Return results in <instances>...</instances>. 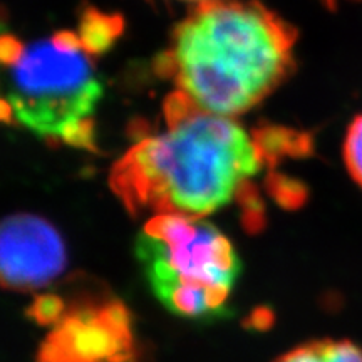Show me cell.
<instances>
[{"label": "cell", "instance_id": "obj_1", "mask_svg": "<svg viewBox=\"0 0 362 362\" xmlns=\"http://www.w3.org/2000/svg\"><path fill=\"white\" fill-rule=\"evenodd\" d=\"M165 112L166 129L116 163L111 187L133 214L202 220L240 194L269 153L232 117L203 111L180 93Z\"/></svg>", "mask_w": 362, "mask_h": 362}, {"label": "cell", "instance_id": "obj_2", "mask_svg": "<svg viewBox=\"0 0 362 362\" xmlns=\"http://www.w3.org/2000/svg\"><path fill=\"white\" fill-rule=\"evenodd\" d=\"M293 42L296 30L259 2L206 0L175 29L161 72L200 110L238 116L285 79Z\"/></svg>", "mask_w": 362, "mask_h": 362}, {"label": "cell", "instance_id": "obj_3", "mask_svg": "<svg viewBox=\"0 0 362 362\" xmlns=\"http://www.w3.org/2000/svg\"><path fill=\"white\" fill-rule=\"evenodd\" d=\"M88 54L79 35L69 30L22 45L7 64L4 117L11 115L40 138L93 148V115L103 86Z\"/></svg>", "mask_w": 362, "mask_h": 362}, {"label": "cell", "instance_id": "obj_4", "mask_svg": "<svg viewBox=\"0 0 362 362\" xmlns=\"http://www.w3.org/2000/svg\"><path fill=\"white\" fill-rule=\"evenodd\" d=\"M136 255L153 293L170 312L192 320L228 314L242 264L215 225L176 215L151 216L136 242Z\"/></svg>", "mask_w": 362, "mask_h": 362}, {"label": "cell", "instance_id": "obj_5", "mask_svg": "<svg viewBox=\"0 0 362 362\" xmlns=\"http://www.w3.org/2000/svg\"><path fill=\"white\" fill-rule=\"evenodd\" d=\"M39 362H136L128 309L117 300L66 307L40 344Z\"/></svg>", "mask_w": 362, "mask_h": 362}, {"label": "cell", "instance_id": "obj_6", "mask_svg": "<svg viewBox=\"0 0 362 362\" xmlns=\"http://www.w3.org/2000/svg\"><path fill=\"white\" fill-rule=\"evenodd\" d=\"M67 253L61 235L47 220L30 214L11 215L0 235V272L6 288L37 291L66 270Z\"/></svg>", "mask_w": 362, "mask_h": 362}, {"label": "cell", "instance_id": "obj_7", "mask_svg": "<svg viewBox=\"0 0 362 362\" xmlns=\"http://www.w3.org/2000/svg\"><path fill=\"white\" fill-rule=\"evenodd\" d=\"M275 362H362V349L351 341H312L285 352Z\"/></svg>", "mask_w": 362, "mask_h": 362}, {"label": "cell", "instance_id": "obj_8", "mask_svg": "<svg viewBox=\"0 0 362 362\" xmlns=\"http://www.w3.org/2000/svg\"><path fill=\"white\" fill-rule=\"evenodd\" d=\"M121 33V21L117 17L104 16L99 12L86 13L81 22L79 39L89 54L101 52Z\"/></svg>", "mask_w": 362, "mask_h": 362}, {"label": "cell", "instance_id": "obj_9", "mask_svg": "<svg viewBox=\"0 0 362 362\" xmlns=\"http://www.w3.org/2000/svg\"><path fill=\"white\" fill-rule=\"evenodd\" d=\"M344 160L352 178L362 187V115L357 116L347 131L344 143Z\"/></svg>", "mask_w": 362, "mask_h": 362}, {"label": "cell", "instance_id": "obj_10", "mask_svg": "<svg viewBox=\"0 0 362 362\" xmlns=\"http://www.w3.org/2000/svg\"><path fill=\"white\" fill-rule=\"evenodd\" d=\"M66 312V305L61 298L56 296H44L35 298L34 305L30 307L29 314L37 320L39 324L54 325Z\"/></svg>", "mask_w": 362, "mask_h": 362}, {"label": "cell", "instance_id": "obj_11", "mask_svg": "<svg viewBox=\"0 0 362 362\" xmlns=\"http://www.w3.org/2000/svg\"><path fill=\"white\" fill-rule=\"evenodd\" d=\"M324 2L325 4H327V6H330V7H336L337 6V2H339V0H324Z\"/></svg>", "mask_w": 362, "mask_h": 362}, {"label": "cell", "instance_id": "obj_12", "mask_svg": "<svg viewBox=\"0 0 362 362\" xmlns=\"http://www.w3.org/2000/svg\"><path fill=\"white\" fill-rule=\"evenodd\" d=\"M194 2H198V4H202V2H206V0H194Z\"/></svg>", "mask_w": 362, "mask_h": 362}]
</instances>
